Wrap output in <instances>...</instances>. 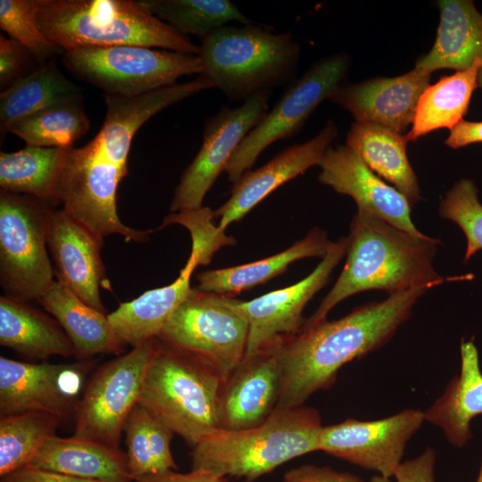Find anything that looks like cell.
<instances>
[{
  "mask_svg": "<svg viewBox=\"0 0 482 482\" xmlns=\"http://www.w3.org/2000/svg\"><path fill=\"white\" fill-rule=\"evenodd\" d=\"M123 430L134 482L178 469L170 450L174 432L138 403L127 418Z\"/></svg>",
  "mask_w": 482,
  "mask_h": 482,
  "instance_id": "33",
  "label": "cell"
},
{
  "mask_svg": "<svg viewBox=\"0 0 482 482\" xmlns=\"http://www.w3.org/2000/svg\"><path fill=\"white\" fill-rule=\"evenodd\" d=\"M270 91L245 100L240 106L223 105L204 125L201 147L183 171L174 190L170 211L198 209L233 153L269 111Z\"/></svg>",
  "mask_w": 482,
  "mask_h": 482,
  "instance_id": "13",
  "label": "cell"
},
{
  "mask_svg": "<svg viewBox=\"0 0 482 482\" xmlns=\"http://www.w3.org/2000/svg\"><path fill=\"white\" fill-rule=\"evenodd\" d=\"M437 5L440 21L435 43L415 67L430 73L442 69H469L482 59V13L468 0H442ZM478 87L482 89V72Z\"/></svg>",
  "mask_w": 482,
  "mask_h": 482,
  "instance_id": "24",
  "label": "cell"
},
{
  "mask_svg": "<svg viewBox=\"0 0 482 482\" xmlns=\"http://www.w3.org/2000/svg\"><path fill=\"white\" fill-rule=\"evenodd\" d=\"M301 48L290 33L223 26L201 40L203 73L229 101H245L296 79Z\"/></svg>",
  "mask_w": 482,
  "mask_h": 482,
  "instance_id": "5",
  "label": "cell"
},
{
  "mask_svg": "<svg viewBox=\"0 0 482 482\" xmlns=\"http://www.w3.org/2000/svg\"><path fill=\"white\" fill-rule=\"evenodd\" d=\"M38 303L64 330L78 359L123 352L125 345L114 333L105 312L84 303L61 282L55 280Z\"/></svg>",
  "mask_w": 482,
  "mask_h": 482,
  "instance_id": "26",
  "label": "cell"
},
{
  "mask_svg": "<svg viewBox=\"0 0 482 482\" xmlns=\"http://www.w3.org/2000/svg\"><path fill=\"white\" fill-rule=\"evenodd\" d=\"M46 243L54 262V275L89 306L105 312L100 287L105 279L101 257L104 238L88 230L62 209L51 208Z\"/></svg>",
  "mask_w": 482,
  "mask_h": 482,
  "instance_id": "19",
  "label": "cell"
},
{
  "mask_svg": "<svg viewBox=\"0 0 482 482\" xmlns=\"http://www.w3.org/2000/svg\"><path fill=\"white\" fill-rule=\"evenodd\" d=\"M405 135L378 125L353 121L348 146L376 175L393 185L414 206L420 199L417 176L409 162Z\"/></svg>",
  "mask_w": 482,
  "mask_h": 482,
  "instance_id": "27",
  "label": "cell"
},
{
  "mask_svg": "<svg viewBox=\"0 0 482 482\" xmlns=\"http://www.w3.org/2000/svg\"><path fill=\"white\" fill-rule=\"evenodd\" d=\"M137 482H228L226 478L204 470H193L188 473L169 470L142 478Z\"/></svg>",
  "mask_w": 482,
  "mask_h": 482,
  "instance_id": "45",
  "label": "cell"
},
{
  "mask_svg": "<svg viewBox=\"0 0 482 482\" xmlns=\"http://www.w3.org/2000/svg\"><path fill=\"white\" fill-rule=\"evenodd\" d=\"M451 148L458 149L475 143H482V121L462 120L451 130L445 141Z\"/></svg>",
  "mask_w": 482,
  "mask_h": 482,
  "instance_id": "44",
  "label": "cell"
},
{
  "mask_svg": "<svg viewBox=\"0 0 482 482\" xmlns=\"http://www.w3.org/2000/svg\"><path fill=\"white\" fill-rule=\"evenodd\" d=\"M282 482H365L360 477L329 467L305 464L289 470Z\"/></svg>",
  "mask_w": 482,
  "mask_h": 482,
  "instance_id": "42",
  "label": "cell"
},
{
  "mask_svg": "<svg viewBox=\"0 0 482 482\" xmlns=\"http://www.w3.org/2000/svg\"><path fill=\"white\" fill-rule=\"evenodd\" d=\"M51 206L29 195L0 192V283L4 295L38 301L55 281L47 253Z\"/></svg>",
  "mask_w": 482,
  "mask_h": 482,
  "instance_id": "9",
  "label": "cell"
},
{
  "mask_svg": "<svg viewBox=\"0 0 482 482\" xmlns=\"http://www.w3.org/2000/svg\"><path fill=\"white\" fill-rule=\"evenodd\" d=\"M281 370L276 349L245 356L222 382L219 399L221 430H240L266 420L277 409Z\"/></svg>",
  "mask_w": 482,
  "mask_h": 482,
  "instance_id": "21",
  "label": "cell"
},
{
  "mask_svg": "<svg viewBox=\"0 0 482 482\" xmlns=\"http://www.w3.org/2000/svg\"><path fill=\"white\" fill-rule=\"evenodd\" d=\"M222 382L200 360L155 338L138 403L194 447L220 429Z\"/></svg>",
  "mask_w": 482,
  "mask_h": 482,
  "instance_id": "6",
  "label": "cell"
},
{
  "mask_svg": "<svg viewBox=\"0 0 482 482\" xmlns=\"http://www.w3.org/2000/svg\"><path fill=\"white\" fill-rule=\"evenodd\" d=\"M348 242V237L331 241L321 262L295 284L250 301L236 300L249 324L245 356L275 350L301 331L304 307L328 281L333 270L346 254Z\"/></svg>",
  "mask_w": 482,
  "mask_h": 482,
  "instance_id": "14",
  "label": "cell"
},
{
  "mask_svg": "<svg viewBox=\"0 0 482 482\" xmlns=\"http://www.w3.org/2000/svg\"><path fill=\"white\" fill-rule=\"evenodd\" d=\"M436 451L428 447L419 456L402 462L394 478L396 482H436Z\"/></svg>",
  "mask_w": 482,
  "mask_h": 482,
  "instance_id": "41",
  "label": "cell"
},
{
  "mask_svg": "<svg viewBox=\"0 0 482 482\" xmlns=\"http://www.w3.org/2000/svg\"><path fill=\"white\" fill-rule=\"evenodd\" d=\"M460 353V374L424 411V419L439 428L452 445L461 448L472 438V420L482 416V371L472 339L461 340Z\"/></svg>",
  "mask_w": 482,
  "mask_h": 482,
  "instance_id": "22",
  "label": "cell"
},
{
  "mask_svg": "<svg viewBox=\"0 0 482 482\" xmlns=\"http://www.w3.org/2000/svg\"><path fill=\"white\" fill-rule=\"evenodd\" d=\"M150 13L179 33L203 40L230 21L251 24L229 0H137Z\"/></svg>",
  "mask_w": 482,
  "mask_h": 482,
  "instance_id": "35",
  "label": "cell"
},
{
  "mask_svg": "<svg viewBox=\"0 0 482 482\" xmlns=\"http://www.w3.org/2000/svg\"><path fill=\"white\" fill-rule=\"evenodd\" d=\"M0 482H108L98 479L84 478L68 476L29 466L21 468L9 475L1 478Z\"/></svg>",
  "mask_w": 482,
  "mask_h": 482,
  "instance_id": "43",
  "label": "cell"
},
{
  "mask_svg": "<svg viewBox=\"0 0 482 482\" xmlns=\"http://www.w3.org/2000/svg\"><path fill=\"white\" fill-rule=\"evenodd\" d=\"M319 166L318 179L337 193L351 196L357 210L370 213L416 237H424L411 220L405 196L371 171L346 145L329 147Z\"/></svg>",
  "mask_w": 482,
  "mask_h": 482,
  "instance_id": "18",
  "label": "cell"
},
{
  "mask_svg": "<svg viewBox=\"0 0 482 482\" xmlns=\"http://www.w3.org/2000/svg\"><path fill=\"white\" fill-rule=\"evenodd\" d=\"M0 27L40 64L64 52L39 30L35 21V0H0Z\"/></svg>",
  "mask_w": 482,
  "mask_h": 482,
  "instance_id": "38",
  "label": "cell"
},
{
  "mask_svg": "<svg viewBox=\"0 0 482 482\" xmlns=\"http://www.w3.org/2000/svg\"><path fill=\"white\" fill-rule=\"evenodd\" d=\"M199 265L196 255H190L178 278L170 285L147 290L138 297L108 314L109 322L119 339L132 347L157 337L161 329L187 297L190 279Z\"/></svg>",
  "mask_w": 482,
  "mask_h": 482,
  "instance_id": "23",
  "label": "cell"
},
{
  "mask_svg": "<svg viewBox=\"0 0 482 482\" xmlns=\"http://www.w3.org/2000/svg\"><path fill=\"white\" fill-rule=\"evenodd\" d=\"M476 482H482V461H481V464H480V468H479V470H478V474Z\"/></svg>",
  "mask_w": 482,
  "mask_h": 482,
  "instance_id": "47",
  "label": "cell"
},
{
  "mask_svg": "<svg viewBox=\"0 0 482 482\" xmlns=\"http://www.w3.org/2000/svg\"><path fill=\"white\" fill-rule=\"evenodd\" d=\"M31 54L17 41L0 35V87L4 90L18 79L27 75Z\"/></svg>",
  "mask_w": 482,
  "mask_h": 482,
  "instance_id": "40",
  "label": "cell"
},
{
  "mask_svg": "<svg viewBox=\"0 0 482 482\" xmlns=\"http://www.w3.org/2000/svg\"><path fill=\"white\" fill-rule=\"evenodd\" d=\"M429 287L389 294L381 302L359 306L345 317L302 329L276 349L281 370L277 408H293L327 389L340 368L386 345L411 316Z\"/></svg>",
  "mask_w": 482,
  "mask_h": 482,
  "instance_id": "1",
  "label": "cell"
},
{
  "mask_svg": "<svg viewBox=\"0 0 482 482\" xmlns=\"http://www.w3.org/2000/svg\"><path fill=\"white\" fill-rule=\"evenodd\" d=\"M50 472L108 482H134L127 453L75 436L49 437L28 465Z\"/></svg>",
  "mask_w": 482,
  "mask_h": 482,
  "instance_id": "25",
  "label": "cell"
},
{
  "mask_svg": "<svg viewBox=\"0 0 482 482\" xmlns=\"http://www.w3.org/2000/svg\"><path fill=\"white\" fill-rule=\"evenodd\" d=\"M322 427L315 408H277L255 427L219 429L204 438L193 447V470L253 481L292 459L319 451Z\"/></svg>",
  "mask_w": 482,
  "mask_h": 482,
  "instance_id": "4",
  "label": "cell"
},
{
  "mask_svg": "<svg viewBox=\"0 0 482 482\" xmlns=\"http://www.w3.org/2000/svg\"><path fill=\"white\" fill-rule=\"evenodd\" d=\"M82 96L54 103L12 124L7 132L27 145L68 148L89 129Z\"/></svg>",
  "mask_w": 482,
  "mask_h": 482,
  "instance_id": "34",
  "label": "cell"
},
{
  "mask_svg": "<svg viewBox=\"0 0 482 482\" xmlns=\"http://www.w3.org/2000/svg\"><path fill=\"white\" fill-rule=\"evenodd\" d=\"M91 140L81 147H69L55 186L57 204L96 235H120L126 241L145 242L153 230L125 225L117 212V189L126 177Z\"/></svg>",
  "mask_w": 482,
  "mask_h": 482,
  "instance_id": "10",
  "label": "cell"
},
{
  "mask_svg": "<svg viewBox=\"0 0 482 482\" xmlns=\"http://www.w3.org/2000/svg\"><path fill=\"white\" fill-rule=\"evenodd\" d=\"M66 149L26 145L16 152H1V188L56 205L55 186Z\"/></svg>",
  "mask_w": 482,
  "mask_h": 482,
  "instance_id": "32",
  "label": "cell"
},
{
  "mask_svg": "<svg viewBox=\"0 0 482 482\" xmlns=\"http://www.w3.org/2000/svg\"><path fill=\"white\" fill-rule=\"evenodd\" d=\"M229 295L192 288L157 339L200 360L222 380L245 356L249 324Z\"/></svg>",
  "mask_w": 482,
  "mask_h": 482,
  "instance_id": "8",
  "label": "cell"
},
{
  "mask_svg": "<svg viewBox=\"0 0 482 482\" xmlns=\"http://www.w3.org/2000/svg\"><path fill=\"white\" fill-rule=\"evenodd\" d=\"M331 244L318 227L287 249L269 257L233 267L200 272L197 289L232 296L284 273L288 265L303 258L325 256Z\"/></svg>",
  "mask_w": 482,
  "mask_h": 482,
  "instance_id": "28",
  "label": "cell"
},
{
  "mask_svg": "<svg viewBox=\"0 0 482 482\" xmlns=\"http://www.w3.org/2000/svg\"><path fill=\"white\" fill-rule=\"evenodd\" d=\"M349 70L348 54L339 53L316 62L294 80L233 153L224 170L229 181L235 183L250 170L273 143L295 136L317 106L342 85Z\"/></svg>",
  "mask_w": 482,
  "mask_h": 482,
  "instance_id": "11",
  "label": "cell"
},
{
  "mask_svg": "<svg viewBox=\"0 0 482 482\" xmlns=\"http://www.w3.org/2000/svg\"><path fill=\"white\" fill-rule=\"evenodd\" d=\"M370 482H392L389 478L383 477L381 475L373 476Z\"/></svg>",
  "mask_w": 482,
  "mask_h": 482,
  "instance_id": "46",
  "label": "cell"
},
{
  "mask_svg": "<svg viewBox=\"0 0 482 482\" xmlns=\"http://www.w3.org/2000/svg\"><path fill=\"white\" fill-rule=\"evenodd\" d=\"M482 72V59L471 67L442 77L429 85L422 93L406 140L416 141L436 129L450 130L463 119L473 92L478 87V75Z\"/></svg>",
  "mask_w": 482,
  "mask_h": 482,
  "instance_id": "30",
  "label": "cell"
},
{
  "mask_svg": "<svg viewBox=\"0 0 482 482\" xmlns=\"http://www.w3.org/2000/svg\"><path fill=\"white\" fill-rule=\"evenodd\" d=\"M214 211L208 207L170 212L159 229L170 224H180L191 235V253L198 258L199 265L210 263L213 254L225 245H232L235 239L213 224Z\"/></svg>",
  "mask_w": 482,
  "mask_h": 482,
  "instance_id": "39",
  "label": "cell"
},
{
  "mask_svg": "<svg viewBox=\"0 0 482 482\" xmlns=\"http://www.w3.org/2000/svg\"><path fill=\"white\" fill-rule=\"evenodd\" d=\"M154 339L133 347L94 373L74 409L73 436L119 448L126 420L138 403Z\"/></svg>",
  "mask_w": 482,
  "mask_h": 482,
  "instance_id": "12",
  "label": "cell"
},
{
  "mask_svg": "<svg viewBox=\"0 0 482 482\" xmlns=\"http://www.w3.org/2000/svg\"><path fill=\"white\" fill-rule=\"evenodd\" d=\"M348 240L339 277L302 329L325 320L337 304L361 292L433 288L459 278H444L433 266L440 240L413 236L366 212L357 210Z\"/></svg>",
  "mask_w": 482,
  "mask_h": 482,
  "instance_id": "2",
  "label": "cell"
},
{
  "mask_svg": "<svg viewBox=\"0 0 482 482\" xmlns=\"http://www.w3.org/2000/svg\"><path fill=\"white\" fill-rule=\"evenodd\" d=\"M0 344L29 357L75 356L72 343L57 321L5 295L0 298Z\"/></svg>",
  "mask_w": 482,
  "mask_h": 482,
  "instance_id": "29",
  "label": "cell"
},
{
  "mask_svg": "<svg viewBox=\"0 0 482 482\" xmlns=\"http://www.w3.org/2000/svg\"><path fill=\"white\" fill-rule=\"evenodd\" d=\"M337 137L336 123L328 120L307 142L293 145L259 169L245 172L233 183L228 201L214 211L215 217L220 218L219 228L225 231L278 187L319 165Z\"/></svg>",
  "mask_w": 482,
  "mask_h": 482,
  "instance_id": "20",
  "label": "cell"
},
{
  "mask_svg": "<svg viewBox=\"0 0 482 482\" xmlns=\"http://www.w3.org/2000/svg\"><path fill=\"white\" fill-rule=\"evenodd\" d=\"M35 21L42 34L64 51L130 45L200 53V46L138 1L35 0Z\"/></svg>",
  "mask_w": 482,
  "mask_h": 482,
  "instance_id": "3",
  "label": "cell"
},
{
  "mask_svg": "<svg viewBox=\"0 0 482 482\" xmlns=\"http://www.w3.org/2000/svg\"><path fill=\"white\" fill-rule=\"evenodd\" d=\"M62 64L80 80L104 94L136 96L203 73L199 55L142 46H110L65 50Z\"/></svg>",
  "mask_w": 482,
  "mask_h": 482,
  "instance_id": "7",
  "label": "cell"
},
{
  "mask_svg": "<svg viewBox=\"0 0 482 482\" xmlns=\"http://www.w3.org/2000/svg\"><path fill=\"white\" fill-rule=\"evenodd\" d=\"M431 74L414 67L397 77L342 84L329 100L347 111L354 121L403 134L412 124L419 100L430 85Z\"/></svg>",
  "mask_w": 482,
  "mask_h": 482,
  "instance_id": "17",
  "label": "cell"
},
{
  "mask_svg": "<svg viewBox=\"0 0 482 482\" xmlns=\"http://www.w3.org/2000/svg\"><path fill=\"white\" fill-rule=\"evenodd\" d=\"M439 214L457 224L466 241L463 261L467 262L482 250V204L475 183L469 179L456 182L440 202Z\"/></svg>",
  "mask_w": 482,
  "mask_h": 482,
  "instance_id": "37",
  "label": "cell"
},
{
  "mask_svg": "<svg viewBox=\"0 0 482 482\" xmlns=\"http://www.w3.org/2000/svg\"><path fill=\"white\" fill-rule=\"evenodd\" d=\"M62 420L52 414L29 411L0 418V477L28 466Z\"/></svg>",
  "mask_w": 482,
  "mask_h": 482,
  "instance_id": "36",
  "label": "cell"
},
{
  "mask_svg": "<svg viewBox=\"0 0 482 482\" xmlns=\"http://www.w3.org/2000/svg\"><path fill=\"white\" fill-rule=\"evenodd\" d=\"M424 421V411L417 409L374 420L346 419L321 428L319 451L390 478Z\"/></svg>",
  "mask_w": 482,
  "mask_h": 482,
  "instance_id": "15",
  "label": "cell"
},
{
  "mask_svg": "<svg viewBox=\"0 0 482 482\" xmlns=\"http://www.w3.org/2000/svg\"><path fill=\"white\" fill-rule=\"evenodd\" d=\"M81 95L52 60L18 79L0 94V127L6 133L18 120L54 103Z\"/></svg>",
  "mask_w": 482,
  "mask_h": 482,
  "instance_id": "31",
  "label": "cell"
},
{
  "mask_svg": "<svg viewBox=\"0 0 482 482\" xmlns=\"http://www.w3.org/2000/svg\"><path fill=\"white\" fill-rule=\"evenodd\" d=\"M94 362L29 363L0 357V414L29 411L62 420L74 413L85 378Z\"/></svg>",
  "mask_w": 482,
  "mask_h": 482,
  "instance_id": "16",
  "label": "cell"
}]
</instances>
